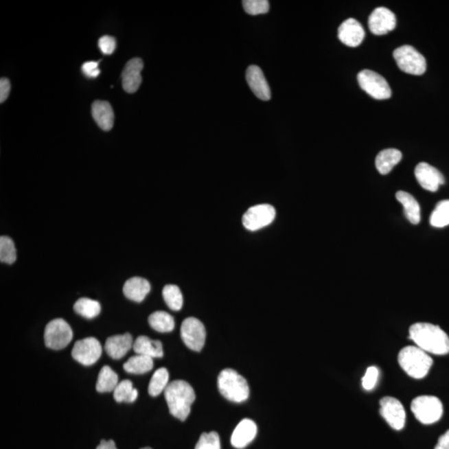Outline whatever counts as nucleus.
<instances>
[{"label": "nucleus", "mask_w": 449, "mask_h": 449, "mask_svg": "<svg viewBox=\"0 0 449 449\" xmlns=\"http://www.w3.org/2000/svg\"><path fill=\"white\" fill-rule=\"evenodd\" d=\"M415 174L417 182L425 190L437 192L441 185L444 184V176L438 169L427 163H420L417 165Z\"/></svg>", "instance_id": "obj_14"}, {"label": "nucleus", "mask_w": 449, "mask_h": 449, "mask_svg": "<svg viewBox=\"0 0 449 449\" xmlns=\"http://www.w3.org/2000/svg\"><path fill=\"white\" fill-rule=\"evenodd\" d=\"M275 209L269 204L257 205L248 209L243 216V226L249 231H257L273 222Z\"/></svg>", "instance_id": "obj_10"}, {"label": "nucleus", "mask_w": 449, "mask_h": 449, "mask_svg": "<svg viewBox=\"0 0 449 449\" xmlns=\"http://www.w3.org/2000/svg\"><path fill=\"white\" fill-rule=\"evenodd\" d=\"M116 39L108 35L102 36L98 41V47H100L102 53L105 55H111L116 49Z\"/></svg>", "instance_id": "obj_37"}, {"label": "nucleus", "mask_w": 449, "mask_h": 449, "mask_svg": "<svg viewBox=\"0 0 449 449\" xmlns=\"http://www.w3.org/2000/svg\"><path fill=\"white\" fill-rule=\"evenodd\" d=\"M10 89V81L6 78H2L1 80H0V102L1 104L9 97Z\"/></svg>", "instance_id": "obj_39"}, {"label": "nucleus", "mask_w": 449, "mask_h": 449, "mask_svg": "<svg viewBox=\"0 0 449 449\" xmlns=\"http://www.w3.org/2000/svg\"><path fill=\"white\" fill-rule=\"evenodd\" d=\"M150 326L160 333L171 332L174 330V319L165 311H156L148 318Z\"/></svg>", "instance_id": "obj_25"}, {"label": "nucleus", "mask_w": 449, "mask_h": 449, "mask_svg": "<svg viewBox=\"0 0 449 449\" xmlns=\"http://www.w3.org/2000/svg\"><path fill=\"white\" fill-rule=\"evenodd\" d=\"M409 338L426 353L436 356L449 353V337L438 325L416 323L409 328Z\"/></svg>", "instance_id": "obj_1"}, {"label": "nucleus", "mask_w": 449, "mask_h": 449, "mask_svg": "<svg viewBox=\"0 0 449 449\" xmlns=\"http://www.w3.org/2000/svg\"><path fill=\"white\" fill-rule=\"evenodd\" d=\"M169 411L181 421L187 419L191 406L196 400L194 389L183 380H175L169 384L164 391Z\"/></svg>", "instance_id": "obj_2"}, {"label": "nucleus", "mask_w": 449, "mask_h": 449, "mask_svg": "<svg viewBox=\"0 0 449 449\" xmlns=\"http://www.w3.org/2000/svg\"><path fill=\"white\" fill-rule=\"evenodd\" d=\"M246 81L252 92L260 100L269 101L271 92L262 70L258 66L251 65L246 70Z\"/></svg>", "instance_id": "obj_17"}, {"label": "nucleus", "mask_w": 449, "mask_h": 449, "mask_svg": "<svg viewBox=\"0 0 449 449\" xmlns=\"http://www.w3.org/2000/svg\"><path fill=\"white\" fill-rule=\"evenodd\" d=\"M96 449H117V448L116 447L115 443H114V441L102 440L100 444L98 445Z\"/></svg>", "instance_id": "obj_41"}, {"label": "nucleus", "mask_w": 449, "mask_h": 449, "mask_svg": "<svg viewBox=\"0 0 449 449\" xmlns=\"http://www.w3.org/2000/svg\"><path fill=\"white\" fill-rule=\"evenodd\" d=\"M195 449H220V442L218 433H204L200 437Z\"/></svg>", "instance_id": "obj_35"}, {"label": "nucleus", "mask_w": 449, "mask_h": 449, "mask_svg": "<svg viewBox=\"0 0 449 449\" xmlns=\"http://www.w3.org/2000/svg\"><path fill=\"white\" fill-rule=\"evenodd\" d=\"M131 334L126 333L120 336L109 337L105 343V350L113 360H120L133 347Z\"/></svg>", "instance_id": "obj_19"}, {"label": "nucleus", "mask_w": 449, "mask_h": 449, "mask_svg": "<svg viewBox=\"0 0 449 449\" xmlns=\"http://www.w3.org/2000/svg\"><path fill=\"white\" fill-rule=\"evenodd\" d=\"M398 360L401 368L415 379H423L426 376L433 363L428 353L413 345L402 349Z\"/></svg>", "instance_id": "obj_3"}, {"label": "nucleus", "mask_w": 449, "mask_h": 449, "mask_svg": "<svg viewBox=\"0 0 449 449\" xmlns=\"http://www.w3.org/2000/svg\"><path fill=\"white\" fill-rule=\"evenodd\" d=\"M435 449H449V429L440 437Z\"/></svg>", "instance_id": "obj_40"}, {"label": "nucleus", "mask_w": 449, "mask_h": 449, "mask_svg": "<svg viewBox=\"0 0 449 449\" xmlns=\"http://www.w3.org/2000/svg\"><path fill=\"white\" fill-rule=\"evenodd\" d=\"M151 290V285L147 279L141 277H133L128 279L124 286L125 297L133 301L141 302Z\"/></svg>", "instance_id": "obj_21"}, {"label": "nucleus", "mask_w": 449, "mask_h": 449, "mask_svg": "<svg viewBox=\"0 0 449 449\" xmlns=\"http://www.w3.org/2000/svg\"><path fill=\"white\" fill-rule=\"evenodd\" d=\"M73 330L62 319H55L47 325L45 342L47 347L59 350L67 347L72 341Z\"/></svg>", "instance_id": "obj_8"}, {"label": "nucleus", "mask_w": 449, "mask_h": 449, "mask_svg": "<svg viewBox=\"0 0 449 449\" xmlns=\"http://www.w3.org/2000/svg\"><path fill=\"white\" fill-rule=\"evenodd\" d=\"M433 227L442 228L449 224V200L437 204L430 218Z\"/></svg>", "instance_id": "obj_32"}, {"label": "nucleus", "mask_w": 449, "mask_h": 449, "mask_svg": "<svg viewBox=\"0 0 449 449\" xmlns=\"http://www.w3.org/2000/svg\"><path fill=\"white\" fill-rule=\"evenodd\" d=\"M133 349L137 354L150 358L163 356V344L159 341H152L148 336H139L133 343Z\"/></svg>", "instance_id": "obj_22"}, {"label": "nucleus", "mask_w": 449, "mask_h": 449, "mask_svg": "<svg viewBox=\"0 0 449 449\" xmlns=\"http://www.w3.org/2000/svg\"><path fill=\"white\" fill-rule=\"evenodd\" d=\"M139 396V391L133 388L131 381L126 380L120 382L113 391L114 400L117 403H133Z\"/></svg>", "instance_id": "obj_28"}, {"label": "nucleus", "mask_w": 449, "mask_h": 449, "mask_svg": "<svg viewBox=\"0 0 449 449\" xmlns=\"http://www.w3.org/2000/svg\"><path fill=\"white\" fill-rule=\"evenodd\" d=\"M73 309L75 312L86 319H93L101 312L100 302L89 298H81L75 303Z\"/></svg>", "instance_id": "obj_29"}, {"label": "nucleus", "mask_w": 449, "mask_h": 449, "mask_svg": "<svg viewBox=\"0 0 449 449\" xmlns=\"http://www.w3.org/2000/svg\"><path fill=\"white\" fill-rule=\"evenodd\" d=\"M380 415L392 428L400 431L404 428L406 421L403 404L393 397H384L380 400Z\"/></svg>", "instance_id": "obj_12"}, {"label": "nucleus", "mask_w": 449, "mask_h": 449, "mask_svg": "<svg viewBox=\"0 0 449 449\" xmlns=\"http://www.w3.org/2000/svg\"><path fill=\"white\" fill-rule=\"evenodd\" d=\"M163 297L167 306L172 310L179 311L183 308V297L179 286L168 285L163 290Z\"/></svg>", "instance_id": "obj_31"}, {"label": "nucleus", "mask_w": 449, "mask_h": 449, "mask_svg": "<svg viewBox=\"0 0 449 449\" xmlns=\"http://www.w3.org/2000/svg\"><path fill=\"white\" fill-rule=\"evenodd\" d=\"M411 411L420 423L432 424L441 419L444 408L439 398L423 395L417 397L412 401Z\"/></svg>", "instance_id": "obj_5"}, {"label": "nucleus", "mask_w": 449, "mask_h": 449, "mask_svg": "<svg viewBox=\"0 0 449 449\" xmlns=\"http://www.w3.org/2000/svg\"><path fill=\"white\" fill-rule=\"evenodd\" d=\"M338 37L344 45L357 47L363 42L365 32L363 26L356 19H348L338 27Z\"/></svg>", "instance_id": "obj_16"}, {"label": "nucleus", "mask_w": 449, "mask_h": 449, "mask_svg": "<svg viewBox=\"0 0 449 449\" xmlns=\"http://www.w3.org/2000/svg\"><path fill=\"white\" fill-rule=\"evenodd\" d=\"M153 368L152 358L141 354H136L126 362L124 369L126 372L133 374H143L148 373Z\"/></svg>", "instance_id": "obj_27"}, {"label": "nucleus", "mask_w": 449, "mask_h": 449, "mask_svg": "<svg viewBox=\"0 0 449 449\" xmlns=\"http://www.w3.org/2000/svg\"><path fill=\"white\" fill-rule=\"evenodd\" d=\"M402 159L400 150L395 148L384 149L376 157V165L377 170L382 175H387L393 170Z\"/></svg>", "instance_id": "obj_23"}, {"label": "nucleus", "mask_w": 449, "mask_h": 449, "mask_svg": "<svg viewBox=\"0 0 449 449\" xmlns=\"http://www.w3.org/2000/svg\"><path fill=\"white\" fill-rule=\"evenodd\" d=\"M181 336L189 349L199 352L206 341V329L198 319L189 317L181 326Z\"/></svg>", "instance_id": "obj_9"}, {"label": "nucleus", "mask_w": 449, "mask_h": 449, "mask_svg": "<svg viewBox=\"0 0 449 449\" xmlns=\"http://www.w3.org/2000/svg\"><path fill=\"white\" fill-rule=\"evenodd\" d=\"M17 253L14 242L9 236L0 238V261L3 263L13 264L16 261Z\"/></svg>", "instance_id": "obj_33"}, {"label": "nucleus", "mask_w": 449, "mask_h": 449, "mask_svg": "<svg viewBox=\"0 0 449 449\" xmlns=\"http://www.w3.org/2000/svg\"><path fill=\"white\" fill-rule=\"evenodd\" d=\"M242 5L246 13L253 16L266 14L270 10V3L267 0H245Z\"/></svg>", "instance_id": "obj_34"}, {"label": "nucleus", "mask_w": 449, "mask_h": 449, "mask_svg": "<svg viewBox=\"0 0 449 449\" xmlns=\"http://www.w3.org/2000/svg\"><path fill=\"white\" fill-rule=\"evenodd\" d=\"M398 67L403 72L412 75H422L427 69L426 59L411 45H404L393 51Z\"/></svg>", "instance_id": "obj_6"}, {"label": "nucleus", "mask_w": 449, "mask_h": 449, "mask_svg": "<svg viewBox=\"0 0 449 449\" xmlns=\"http://www.w3.org/2000/svg\"><path fill=\"white\" fill-rule=\"evenodd\" d=\"M396 17L387 8L380 7L374 10L369 18V30L374 35L387 34L395 29Z\"/></svg>", "instance_id": "obj_13"}, {"label": "nucleus", "mask_w": 449, "mask_h": 449, "mask_svg": "<svg viewBox=\"0 0 449 449\" xmlns=\"http://www.w3.org/2000/svg\"><path fill=\"white\" fill-rule=\"evenodd\" d=\"M143 67V61L139 58H134L126 65L122 73V84L125 92L134 93L139 89L143 82L141 73Z\"/></svg>", "instance_id": "obj_15"}, {"label": "nucleus", "mask_w": 449, "mask_h": 449, "mask_svg": "<svg viewBox=\"0 0 449 449\" xmlns=\"http://www.w3.org/2000/svg\"><path fill=\"white\" fill-rule=\"evenodd\" d=\"M379 369L371 366L366 370V373L363 379H362V385L366 391H372V389L376 387L377 384L378 378H379Z\"/></svg>", "instance_id": "obj_36"}, {"label": "nucleus", "mask_w": 449, "mask_h": 449, "mask_svg": "<svg viewBox=\"0 0 449 449\" xmlns=\"http://www.w3.org/2000/svg\"><path fill=\"white\" fill-rule=\"evenodd\" d=\"M396 198L403 205L404 214L412 224H419L421 220L420 207L419 203L411 194L406 192L400 191L396 193Z\"/></svg>", "instance_id": "obj_24"}, {"label": "nucleus", "mask_w": 449, "mask_h": 449, "mask_svg": "<svg viewBox=\"0 0 449 449\" xmlns=\"http://www.w3.org/2000/svg\"><path fill=\"white\" fill-rule=\"evenodd\" d=\"M220 393L228 400L242 403L249 397L250 389L247 381L233 369L222 370L218 377Z\"/></svg>", "instance_id": "obj_4"}, {"label": "nucleus", "mask_w": 449, "mask_h": 449, "mask_svg": "<svg viewBox=\"0 0 449 449\" xmlns=\"http://www.w3.org/2000/svg\"><path fill=\"white\" fill-rule=\"evenodd\" d=\"M169 373L167 369L161 368L157 369L153 374L148 386L149 395L157 397L165 391L168 386Z\"/></svg>", "instance_id": "obj_30"}, {"label": "nucleus", "mask_w": 449, "mask_h": 449, "mask_svg": "<svg viewBox=\"0 0 449 449\" xmlns=\"http://www.w3.org/2000/svg\"><path fill=\"white\" fill-rule=\"evenodd\" d=\"M141 449H152V448H141Z\"/></svg>", "instance_id": "obj_42"}, {"label": "nucleus", "mask_w": 449, "mask_h": 449, "mask_svg": "<svg viewBox=\"0 0 449 449\" xmlns=\"http://www.w3.org/2000/svg\"><path fill=\"white\" fill-rule=\"evenodd\" d=\"M92 115L98 127L104 131H110L114 124V113L111 104L107 101L97 100L92 105Z\"/></svg>", "instance_id": "obj_20"}, {"label": "nucleus", "mask_w": 449, "mask_h": 449, "mask_svg": "<svg viewBox=\"0 0 449 449\" xmlns=\"http://www.w3.org/2000/svg\"><path fill=\"white\" fill-rule=\"evenodd\" d=\"M102 352L100 342L96 338L89 337L75 343L72 356L78 363L89 366L95 364L100 360Z\"/></svg>", "instance_id": "obj_11"}, {"label": "nucleus", "mask_w": 449, "mask_h": 449, "mask_svg": "<svg viewBox=\"0 0 449 449\" xmlns=\"http://www.w3.org/2000/svg\"><path fill=\"white\" fill-rule=\"evenodd\" d=\"M358 82L360 88L376 100H388L392 95V90L388 82L374 71L362 70L358 74Z\"/></svg>", "instance_id": "obj_7"}, {"label": "nucleus", "mask_w": 449, "mask_h": 449, "mask_svg": "<svg viewBox=\"0 0 449 449\" xmlns=\"http://www.w3.org/2000/svg\"><path fill=\"white\" fill-rule=\"evenodd\" d=\"M118 384L117 374L109 367L104 366L98 374L96 389L100 393L113 392Z\"/></svg>", "instance_id": "obj_26"}, {"label": "nucleus", "mask_w": 449, "mask_h": 449, "mask_svg": "<svg viewBox=\"0 0 449 449\" xmlns=\"http://www.w3.org/2000/svg\"><path fill=\"white\" fill-rule=\"evenodd\" d=\"M98 65H100V62H86L82 66V72L84 73L86 77L95 78L100 74Z\"/></svg>", "instance_id": "obj_38"}, {"label": "nucleus", "mask_w": 449, "mask_h": 449, "mask_svg": "<svg viewBox=\"0 0 449 449\" xmlns=\"http://www.w3.org/2000/svg\"><path fill=\"white\" fill-rule=\"evenodd\" d=\"M257 435V424L251 419H243L232 433L231 442L232 446L242 449L254 440Z\"/></svg>", "instance_id": "obj_18"}]
</instances>
